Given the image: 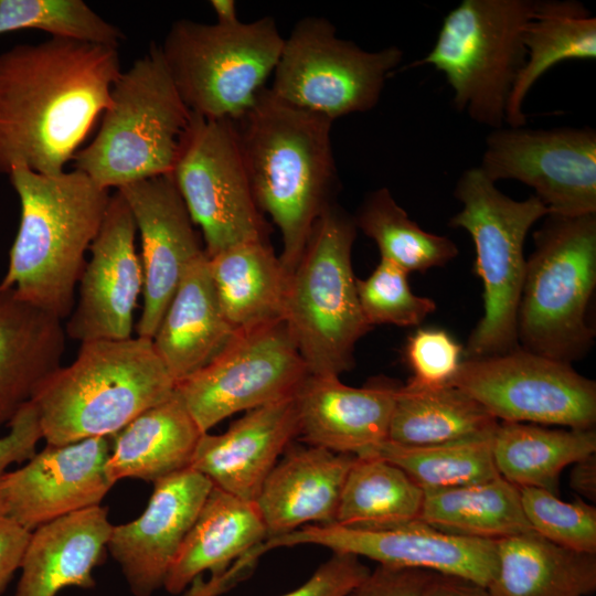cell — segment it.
<instances>
[{"mask_svg":"<svg viewBox=\"0 0 596 596\" xmlns=\"http://www.w3.org/2000/svg\"><path fill=\"white\" fill-rule=\"evenodd\" d=\"M117 47L50 38L0 53V174L65 171L110 102Z\"/></svg>","mask_w":596,"mask_h":596,"instance_id":"obj_1","label":"cell"},{"mask_svg":"<svg viewBox=\"0 0 596 596\" xmlns=\"http://www.w3.org/2000/svg\"><path fill=\"white\" fill-rule=\"evenodd\" d=\"M233 121L256 204L278 227L279 258L290 273L339 189L333 121L280 100L267 87Z\"/></svg>","mask_w":596,"mask_h":596,"instance_id":"obj_2","label":"cell"},{"mask_svg":"<svg viewBox=\"0 0 596 596\" xmlns=\"http://www.w3.org/2000/svg\"><path fill=\"white\" fill-rule=\"evenodd\" d=\"M9 179L20 223L0 288L63 320L75 306V287L110 195L74 169L45 175L18 166Z\"/></svg>","mask_w":596,"mask_h":596,"instance_id":"obj_3","label":"cell"},{"mask_svg":"<svg viewBox=\"0 0 596 596\" xmlns=\"http://www.w3.org/2000/svg\"><path fill=\"white\" fill-rule=\"evenodd\" d=\"M177 384L151 339L94 340L81 343L76 359L55 370L32 403L42 439L63 446L113 437Z\"/></svg>","mask_w":596,"mask_h":596,"instance_id":"obj_4","label":"cell"},{"mask_svg":"<svg viewBox=\"0 0 596 596\" xmlns=\"http://www.w3.org/2000/svg\"><path fill=\"white\" fill-rule=\"evenodd\" d=\"M191 116L151 44L114 83L100 127L74 155L73 169L106 190L170 174Z\"/></svg>","mask_w":596,"mask_h":596,"instance_id":"obj_5","label":"cell"},{"mask_svg":"<svg viewBox=\"0 0 596 596\" xmlns=\"http://www.w3.org/2000/svg\"><path fill=\"white\" fill-rule=\"evenodd\" d=\"M353 216L336 202L316 221L289 273L283 321L310 374L337 375L354 364L356 342L372 327L356 294L352 247Z\"/></svg>","mask_w":596,"mask_h":596,"instance_id":"obj_6","label":"cell"},{"mask_svg":"<svg viewBox=\"0 0 596 596\" xmlns=\"http://www.w3.org/2000/svg\"><path fill=\"white\" fill-rule=\"evenodd\" d=\"M533 233L517 315L519 345L572 363L592 348L586 309L596 286V213L545 215Z\"/></svg>","mask_w":596,"mask_h":596,"instance_id":"obj_7","label":"cell"},{"mask_svg":"<svg viewBox=\"0 0 596 596\" xmlns=\"http://www.w3.org/2000/svg\"><path fill=\"white\" fill-rule=\"evenodd\" d=\"M461 210L449 226L469 233L476 252L475 273L483 286V315L464 350L466 359L519 348L517 315L525 275L524 242L530 228L550 213L534 195L514 200L502 193L478 167L456 182Z\"/></svg>","mask_w":596,"mask_h":596,"instance_id":"obj_8","label":"cell"},{"mask_svg":"<svg viewBox=\"0 0 596 596\" xmlns=\"http://www.w3.org/2000/svg\"><path fill=\"white\" fill-rule=\"evenodd\" d=\"M534 8L533 0H462L444 18L429 53L413 66H434L445 75L459 113L500 128L525 63L523 30Z\"/></svg>","mask_w":596,"mask_h":596,"instance_id":"obj_9","label":"cell"},{"mask_svg":"<svg viewBox=\"0 0 596 596\" xmlns=\"http://www.w3.org/2000/svg\"><path fill=\"white\" fill-rule=\"evenodd\" d=\"M283 44L272 17L234 26L181 19L172 23L159 47L191 113L235 120L264 88Z\"/></svg>","mask_w":596,"mask_h":596,"instance_id":"obj_10","label":"cell"},{"mask_svg":"<svg viewBox=\"0 0 596 596\" xmlns=\"http://www.w3.org/2000/svg\"><path fill=\"white\" fill-rule=\"evenodd\" d=\"M403 51H366L337 35L326 18L306 17L284 39L269 91L280 100L331 121L372 110Z\"/></svg>","mask_w":596,"mask_h":596,"instance_id":"obj_11","label":"cell"},{"mask_svg":"<svg viewBox=\"0 0 596 596\" xmlns=\"http://www.w3.org/2000/svg\"><path fill=\"white\" fill-rule=\"evenodd\" d=\"M170 175L201 228L207 257L267 240L268 224L256 204L233 120L192 113Z\"/></svg>","mask_w":596,"mask_h":596,"instance_id":"obj_12","label":"cell"},{"mask_svg":"<svg viewBox=\"0 0 596 596\" xmlns=\"http://www.w3.org/2000/svg\"><path fill=\"white\" fill-rule=\"evenodd\" d=\"M310 375L283 320L236 331L175 387L202 433L226 417L294 397Z\"/></svg>","mask_w":596,"mask_h":596,"instance_id":"obj_13","label":"cell"},{"mask_svg":"<svg viewBox=\"0 0 596 596\" xmlns=\"http://www.w3.org/2000/svg\"><path fill=\"white\" fill-rule=\"evenodd\" d=\"M449 385L480 403L499 422L589 429L596 422V384L572 363L519 348L464 359Z\"/></svg>","mask_w":596,"mask_h":596,"instance_id":"obj_14","label":"cell"},{"mask_svg":"<svg viewBox=\"0 0 596 596\" xmlns=\"http://www.w3.org/2000/svg\"><path fill=\"white\" fill-rule=\"evenodd\" d=\"M481 172L492 182L517 180L531 187L550 213H596V130L592 127L492 129Z\"/></svg>","mask_w":596,"mask_h":596,"instance_id":"obj_15","label":"cell"},{"mask_svg":"<svg viewBox=\"0 0 596 596\" xmlns=\"http://www.w3.org/2000/svg\"><path fill=\"white\" fill-rule=\"evenodd\" d=\"M497 541L448 533L421 521L384 530L336 523L308 524L267 539L259 555L275 547L313 544L333 553L366 557L379 565L453 575L487 587L497 570Z\"/></svg>","mask_w":596,"mask_h":596,"instance_id":"obj_16","label":"cell"},{"mask_svg":"<svg viewBox=\"0 0 596 596\" xmlns=\"http://www.w3.org/2000/svg\"><path fill=\"white\" fill-rule=\"evenodd\" d=\"M136 234L131 211L116 190L78 281V299L65 327L71 339L83 343L131 338L134 311L143 286Z\"/></svg>","mask_w":596,"mask_h":596,"instance_id":"obj_17","label":"cell"},{"mask_svg":"<svg viewBox=\"0 0 596 596\" xmlns=\"http://www.w3.org/2000/svg\"><path fill=\"white\" fill-rule=\"evenodd\" d=\"M110 437L46 445L2 478L4 518L32 532L70 513L99 505L114 486L106 475Z\"/></svg>","mask_w":596,"mask_h":596,"instance_id":"obj_18","label":"cell"},{"mask_svg":"<svg viewBox=\"0 0 596 596\" xmlns=\"http://www.w3.org/2000/svg\"><path fill=\"white\" fill-rule=\"evenodd\" d=\"M140 235L143 305L137 336L152 339L189 267L205 254L194 223L170 174L118 189Z\"/></svg>","mask_w":596,"mask_h":596,"instance_id":"obj_19","label":"cell"},{"mask_svg":"<svg viewBox=\"0 0 596 596\" xmlns=\"http://www.w3.org/2000/svg\"><path fill=\"white\" fill-rule=\"evenodd\" d=\"M213 483L185 468L153 482L140 517L114 525L107 549L135 596H151L167 574Z\"/></svg>","mask_w":596,"mask_h":596,"instance_id":"obj_20","label":"cell"},{"mask_svg":"<svg viewBox=\"0 0 596 596\" xmlns=\"http://www.w3.org/2000/svg\"><path fill=\"white\" fill-rule=\"evenodd\" d=\"M268 539L254 501L243 500L217 487L212 488L167 574L163 587L183 593L205 572L207 588L219 596L245 578L253 550Z\"/></svg>","mask_w":596,"mask_h":596,"instance_id":"obj_21","label":"cell"},{"mask_svg":"<svg viewBox=\"0 0 596 596\" xmlns=\"http://www.w3.org/2000/svg\"><path fill=\"white\" fill-rule=\"evenodd\" d=\"M298 436L294 396L245 412L222 434L203 433L189 467L214 487L255 502L264 481Z\"/></svg>","mask_w":596,"mask_h":596,"instance_id":"obj_22","label":"cell"},{"mask_svg":"<svg viewBox=\"0 0 596 596\" xmlns=\"http://www.w3.org/2000/svg\"><path fill=\"white\" fill-rule=\"evenodd\" d=\"M400 385L374 379L362 387L310 374L295 395L299 437L337 454L361 456L389 437Z\"/></svg>","mask_w":596,"mask_h":596,"instance_id":"obj_23","label":"cell"},{"mask_svg":"<svg viewBox=\"0 0 596 596\" xmlns=\"http://www.w3.org/2000/svg\"><path fill=\"white\" fill-rule=\"evenodd\" d=\"M290 449L275 465L255 500L268 539L308 524L333 523L355 459L311 445Z\"/></svg>","mask_w":596,"mask_h":596,"instance_id":"obj_24","label":"cell"},{"mask_svg":"<svg viewBox=\"0 0 596 596\" xmlns=\"http://www.w3.org/2000/svg\"><path fill=\"white\" fill-rule=\"evenodd\" d=\"M107 508L83 509L31 532L15 596H56L68 586L91 589L113 530Z\"/></svg>","mask_w":596,"mask_h":596,"instance_id":"obj_25","label":"cell"},{"mask_svg":"<svg viewBox=\"0 0 596 596\" xmlns=\"http://www.w3.org/2000/svg\"><path fill=\"white\" fill-rule=\"evenodd\" d=\"M62 320L0 288V428L32 400L61 366Z\"/></svg>","mask_w":596,"mask_h":596,"instance_id":"obj_26","label":"cell"},{"mask_svg":"<svg viewBox=\"0 0 596 596\" xmlns=\"http://www.w3.org/2000/svg\"><path fill=\"white\" fill-rule=\"evenodd\" d=\"M234 333L220 307L204 254L174 291L151 339L153 348L180 383L214 359Z\"/></svg>","mask_w":596,"mask_h":596,"instance_id":"obj_27","label":"cell"},{"mask_svg":"<svg viewBox=\"0 0 596 596\" xmlns=\"http://www.w3.org/2000/svg\"><path fill=\"white\" fill-rule=\"evenodd\" d=\"M202 434L174 391L113 436L107 478L113 485L126 478L155 482L189 468Z\"/></svg>","mask_w":596,"mask_h":596,"instance_id":"obj_28","label":"cell"},{"mask_svg":"<svg viewBox=\"0 0 596 596\" xmlns=\"http://www.w3.org/2000/svg\"><path fill=\"white\" fill-rule=\"evenodd\" d=\"M491 596H588L596 590V554L558 546L534 531L497 540Z\"/></svg>","mask_w":596,"mask_h":596,"instance_id":"obj_29","label":"cell"},{"mask_svg":"<svg viewBox=\"0 0 596 596\" xmlns=\"http://www.w3.org/2000/svg\"><path fill=\"white\" fill-rule=\"evenodd\" d=\"M207 258L220 307L235 332L283 320L289 272L267 240Z\"/></svg>","mask_w":596,"mask_h":596,"instance_id":"obj_30","label":"cell"},{"mask_svg":"<svg viewBox=\"0 0 596 596\" xmlns=\"http://www.w3.org/2000/svg\"><path fill=\"white\" fill-rule=\"evenodd\" d=\"M525 63L510 94L504 124L522 127L525 96L552 66L568 60L596 58V19L575 0L535 1L523 30Z\"/></svg>","mask_w":596,"mask_h":596,"instance_id":"obj_31","label":"cell"},{"mask_svg":"<svg viewBox=\"0 0 596 596\" xmlns=\"http://www.w3.org/2000/svg\"><path fill=\"white\" fill-rule=\"evenodd\" d=\"M491 449L499 475L518 488L557 493L561 472L596 454L594 428H547L536 424L499 422Z\"/></svg>","mask_w":596,"mask_h":596,"instance_id":"obj_32","label":"cell"},{"mask_svg":"<svg viewBox=\"0 0 596 596\" xmlns=\"http://www.w3.org/2000/svg\"><path fill=\"white\" fill-rule=\"evenodd\" d=\"M499 421L454 385L414 389L400 385L387 439L427 446L491 436Z\"/></svg>","mask_w":596,"mask_h":596,"instance_id":"obj_33","label":"cell"},{"mask_svg":"<svg viewBox=\"0 0 596 596\" xmlns=\"http://www.w3.org/2000/svg\"><path fill=\"white\" fill-rule=\"evenodd\" d=\"M424 493L419 521L435 529L493 541L533 531L519 488L501 476Z\"/></svg>","mask_w":596,"mask_h":596,"instance_id":"obj_34","label":"cell"},{"mask_svg":"<svg viewBox=\"0 0 596 596\" xmlns=\"http://www.w3.org/2000/svg\"><path fill=\"white\" fill-rule=\"evenodd\" d=\"M424 494L396 465L374 456H355L333 523L384 530L416 522L421 518Z\"/></svg>","mask_w":596,"mask_h":596,"instance_id":"obj_35","label":"cell"},{"mask_svg":"<svg viewBox=\"0 0 596 596\" xmlns=\"http://www.w3.org/2000/svg\"><path fill=\"white\" fill-rule=\"evenodd\" d=\"M353 220L376 244L382 259L408 274L441 267L459 253L449 237L427 232L413 221L387 188L369 192Z\"/></svg>","mask_w":596,"mask_h":596,"instance_id":"obj_36","label":"cell"},{"mask_svg":"<svg viewBox=\"0 0 596 596\" xmlns=\"http://www.w3.org/2000/svg\"><path fill=\"white\" fill-rule=\"evenodd\" d=\"M492 435L427 446L386 439L361 456H374L396 465L424 491L448 489L500 476L492 456Z\"/></svg>","mask_w":596,"mask_h":596,"instance_id":"obj_37","label":"cell"},{"mask_svg":"<svg viewBox=\"0 0 596 596\" xmlns=\"http://www.w3.org/2000/svg\"><path fill=\"white\" fill-rule=\"evenodd\" d=\"M28 29L117 49L125 39L83 0H0V35Z\"/></svg>","mask_w":596,"mask_h":596,"instance_id":"obj_38","label":"cell"},{"mask_svg":"<svg viewBox=\"0 0 596 596\" xmlns=\"http://www.w3.org/2000/svg\"><path fill=\"white\" fill-rule=\"evenodd\" d=\"M531 529L545 540L581 553L596 554V508L583 500L563 501L540 488H519Z\"/></svg>","mask_w":596,"mask_h":596,"instance_id":"obj_39","label":"cell"},{"mask_svg":"<svg viewBox=\"0 0 596 596\" xmlns=\"http://www.w3.org/2000/svg\"><path fill=\"white\" fill-rule=\"evenodd\" d=\"M362 313L373 328L376 324L415 327L436 310V302L415 295L408 273L397 265L380 259L365 279L355 281Z\"/></svg>","mask_w":596,"mask_h":596,"instance_id":"obj_40","label":"cell"},{"mask_svg":"<svg viewBox=\"0 0 596 596\" xmlns=\"http://www.w3.org/2000/svg\"><path fill=\"white\" fill-rule=\"evenodd\" d=\"M462 347L445 330L418 329L408 337L404 356L412 371L406 385L437 389L449 385L462 362Z\"/></svg>","mask_w":596,"mask_h":596,"instance_id":"obj_41","label":"cell"},{"mask_svg":"<svg viewBox=\"0 0 596 596\" xmlns=\"http://www.w3.org/2000/svg\"><path fill=\"white\" fill-rule=\"evenodd\" d=\"M370 572L360 557L333 553L301 586L281 596H348Z\"/></svg>","mask_w":596,"mask_h":596,"instance_id":"obj_42","label":"cell"},{"mask_svg":"<svg viewBox=\"0 0 596 596\" xmlns=\"http://www.w3.org/2000/svg\"><path fill=\"white\" fill-rule=\"evenodd\" d=\"M8 427V433L0 436V487L9 467L29 460L36 453V445L42 439L38 413L32 402L14 416ZM3 518L0 494V520Z\"/></svg>","mask_w":596,"mask_h":596,"instance_id":"obj_43","label":"cell"},{"mask_svg":"<svg viewBox=\"0 0 596 596\" xmlns=\"http://www.w3.org/2000/svg\"><path fill=\"white\" fill-rule=\"evenodd\" d=\"M428 573L377 565L348 596H421Z\"/></svg>","mask_w":596,"mask_h":596,"instance_id":"obj_44","label":"cell"},{"mask_svg":"<svg viewBox=\"0 0 596 596\" xmlns=\"http://www.w3.org/2000/svg\"><path fill=\"white\" fill-rule=\"evenodd\" d=\"M30 535V531L12 520L7 518L0 520V595L20 568Z\"/></svg>","mask_w":596,"mask_h":596,"instance_id":"obj_45","label":"cell"},{"mask_svg":"<svg viewBox=\"0 0 596 596\" xmlns=\"http://www.w3.org/2000/svg\"><path fill=\"white\" fill-rule=\"evenodd\" d=\"M421 596H491L488 588L461 577L429 572Z\"/></svg>","mask_w":596,"mask_h":596,"instance_id":"obj_46","label":"cell"},{"mask_svg":"<svg viewBox=\"0 0 596 596\" xmlns=\"http://www.w3.org/2000/svg\"><path fill=\"white\" fill-rule=\"evenodd\" d=\"M570 487L590 502H596V454L588 455L572 465Z\"/></svg>","mask_w":596,"mask_h":596,"instance_id":"obj_47","label":"cell"},{"mask_svg":"<svg viewBox=\"0 0 596 596\" xmlns=\"http://www.w3.org/2000/svg\"><path fill=\"white\" fill-rule=\"evenodd\" d=\"M210 6L216 17V24L221 26H234L241 22L234 0H211Z\"/></svg>","mask_w":596,"mask_h":596,"instance_id":"obj_48","label":"cell"}]
</instances>
